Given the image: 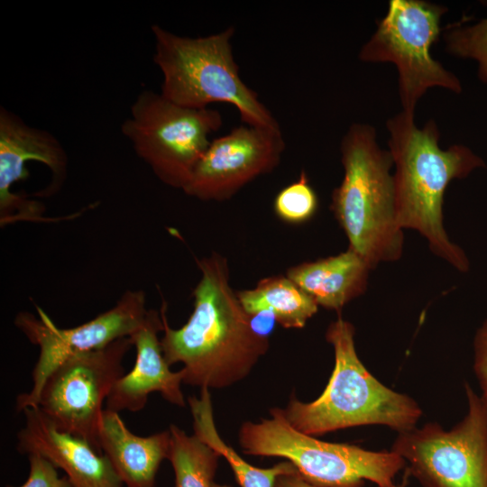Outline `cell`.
Masks as SVG:
<instances>
[{
    "label": "cell",
    "instance_id": "8992f818",
    "mask_svg": "<svg viewBox=\"0 0 487 487\" xmlns=\"http://www.w3.org/2000/svg\"><path fill=\"white\" fill-rule=\"evenodd\" d=\"M270 418L242 424V450L251 455L275 456L290 462L316 487H396L395 476L405 461L391 451H371L354 445L330 443L295 429L282 409H270Z\"/></svg>",
    "mask_w": 487,
    "mask_h": 487
},
{
    "label": "cell",
    "instance_id": "9c48e42d",
    "mask_svg": "<svg viewBox=\"0 0 487 487\" xmlns=\"http://www.w3.org/2000/svg\"><path fill=\"white\" fill-rule=\"evenodd\" d=\"M465 392L468 411L451 429L429 422L392 444L423 487H487V404L468 383Z\"/></svg>",
    "mask_w": 487,
    "mask_h": 487
},
{
    "label": "cell",
    "instance_id": "8fae6325",
    "mask_svg": "<svg viewBox=\"0 0 487 487\" xmlns=\"http://www.w3.org/2000/svg\"><path fill=\"white\" fill-rule=\"evenodd\" d=\"M37 316L21 311L14 318L16 328L39 348L32 372V387L16 397V409L36 405L50 373L70 356L102 348L129 337L142 323L148 309L142 290H126L115 305L93 319L74 327L60 328L38 306Z\"/></svg>",
    "mask_w": 487,
    "mask_h": 487
},
{
    "label": "cell",
    "instance_id": "ac0fdd59",
    "mask_svg": "<svg viewBox=\"0 0 487 487\" xmlns=\"http://www.w3.org/2000/svg\"><path fill=\"white\" fill-rule=\"evenodd\" d=\"M248 315L271 312L285 328H302L318 310L316 301L287 276L261 280L255 288L237 293Z\"/></svg>",
    "mask_w": 487,
    "mask_h": 487
},
{
    "label": "cell",
    "instance_id": "30bf717a",
    "mask_svg": "<svg viewBox=\"0 0 487 487\" xmlns=\"http://www.w3.org/2000/svg\"><path fill=\"white\" fill-rule=\"evenodd\" d=\"M133 343L117 339L90 352L69 357L48 376L36 405L61 431L97 443L103 405L123 376V360Z\"/></svg>",
    "mask_w": 487,
    "mask_h": 487
},
{
    "label": "cell",
    "instance_id": "4fadbf2b",
    "mask_svg": "<svg viewBox=\"0 0 487 487\" xmlns=\"http://www.w3.org/2000/svg\"><path fill=\"white\" fill-rule=\"evenodd\" d=\"M286 143L280 128L242 124L211 140L182 189L203 201L230 199L280 162Z\"/></svg>",
    "mask_w": 487,
    "mask_h": 487
},
{
    "label": "cell",
    "instance_id": "3957f363",
    "mask_svg": "<svg viewBox=\"0 0 487 487\" xmlns=\"http://www.w3.org/2000/svg\"><path fill=\"white\" fill-rule=\"evenodd\" d=\"M354 326L339 314L326 332L335 353V365L324 391L313 401L291 397L282 409L298 431L321 436L337 429L383 425L398 433L416 427L422 409L411 397L378 381L359 359Z\"/></svg>",
    "mask_w": 487,
    "mask_h": 487
},
{
    "label": "cell",
    "instance_id": "7a4b0ae2",
    "mask_svg": "<svg viewBox=\"0 0 487 487\" xmlns=\"http://www.w3.org/2000/svg\"><path fill=\"white\" fill-rule=\"evenodd\" d=\"M390 152L396 165L393 176L396 217L400 227L418 231L430 250L459 271L470 262L464 252L453 243L443 224V201L448 184L464 179L484 161L464 145L443 150L434 121L419 129L414 113L401 111L387 122Z\"/></svg>",
    "mask_w": 487,
    "mask_h": 487
},
{
    "label": "cell",
    "instance_id": "d4e9b609",
    "mask_svg": "<svg viewBox=\"0 0 487 487\" xmlns=\"http://www.w3.org/2000/svg\"><path fill=\"white\" fill-rule=\"evenodd\" d=\"M274 487H316L306 481L297 471L280 475L274 483Z\"/></svg>",
    "mask_w": 487,
    "mask_h": 487
},
{
    "label": "cell",
    "instance_id": "484cf974",
    "mask_svg": "<svg viewBox=\"0 0 487 487\" xmlns=\"http://www.w3.org/2000/svg\"><path fill=\"white\" fill-rule=\"evenodd\" d=\"M409 477L410 474L405 468L403 477L401 478L400 482L397 483L396 487H407Z\"/></svg>",
    "mask_w": 487,
    "mask_h": 487
},
{
    "label": "cell",
    "instance_id": "2e32d148",
    "mask_svg": "<svg viewBox=\"0 0 487 487\" xmlns=\"http://www.w3.org/2000/svg\"><path fill=\"white\" fill-rule=\"evenodd\" d=\"M170 431L148 436L131 432L119 412L105 409L97 443L126 487H153L161 462L168 459Z\"/></svg>",
    "mask_w": 487,
    "mask_h": 487
},
{
    "label": "cell",
    "instance_id": "e0dca14e",
    "mask_svg": "<svg viewBox=\"0 0 487 487\" xmlns=\"http://www.w3.org/2000/svg\"><path fill=\"white\" fill-rule=\"evenodd\" d=\"M370 266L349 249L335 256L303 262L287 271L318 306L339 312L367 288Z\"/></svg>",
    "mask_w": 487,
    "mask_h": 487
},
{
    "label": "cell",
    "instance_id": "d6986e66",
    "mask_svg": "<svg viewBox=\"0 0 487 487\" xmlns=\"http://www.w3.org/2000/svg\"><path fill=\"white\" fill-rule=\"evenodd\" d=\"M188 403L193 418L194 434L226 460L241 487H274L280 475L296 470L289 461L259 468L244 460L218 434L208 389H201L199 397H189Z\"/></svg>",
    "mask_w": 487,
    "mask_h": 487
},
{
    "label": "cell",
    "instance_id": "cb8c5ba5",
    "mask_svg": "<svg viewBox=\"0 0 487 487\" xmlns=\"http://www.w3.org/2000/svg\"><path fill=\"white\" fill-rule=\"evenodd\" d=\"M473 370L487 404V319L477 329L473 340Z\"/></svg>",
    "mask_w": 487,
    "mask_h": 487
},
{
    "label": "cell",
    "instance_id": "6da1fadb",
    "mask_svg": "<svg viewBox=\"0 0 487 487\" xmlns=\"http://www.w3.org/2000/svg\"><path fill=\"white\" fill-rule=\"evenodd\" d=\"M197 262L201 277L193 289V312L174 329L161 307V346L170 366L183 364L184 384L224 389L250 374L267 353L269 339L253 330L230 285L227 260L213 253Z\"/></svg>",
    "mask_w": 487,
    "mask_h": 487
},
{
    "label": "cell",
    "instance_id": "5bb4252c",
    "mask_svg": "<svg viewBox=\"0 0 487 487\" xmlns=\"http://www.w3.org/2000/svg\"><path fill=\"white\" fill-rule=\"evenodd\" d=\"M24 426L17 433V450L37 455L64 471L73 487H123L108 458L89 442L60 430L37 407L24 409Z\"/></svg>",
    "mask_w": 487,
    "mask_h": 487
},
{
    "label": "cell",
    "instance_id": "ba28073f",
    "mask_svg": "<svg viewBox=\"0 0 487 487\" xmlns=\"http://www.w3.org/2000/svg\"><path fill=\"white\" fill-rule=\"evenodd\" d=\"M445 12L444 6L422 0H391L376 32L360 51L363 61L396 65L403 111L414 113L419 98L432 87L462 91L459 79L430 52Z\"/></svg>",
    "mask_w": 487,
    "mask_h": 487
},
{
    "label": "cell",
    "instance_id": "4316f807",
    "mask_svg": "<svg viewBox=\"0 0 487 487\" xmlns=\"http://www.w3.org/2000/svg\"><path fill=\"white\" fill-rule=\"evenodd\" d=\"M213 487H231V486L226 485V484H219V483L214 482Z\"/></svg>",
    "mask_w": 487,
    "mask_h": 487
},
{
    "label": "cell",
    "instance_id": "603a6c76",
    "mask_svg": "<svg viewBox=\"0 0 487 487\" xmlns=\"http://www.w3.org/2000/svg\"><path fill=\"white\" fill-rule=\"evenodd\" d=\"M30 472L27 480L20 486L7 487H73L69 479L60 477L50 461L37 455L28 456Z\"/></svg>",
    "mask_w": 487,
    "mask_h": 487
},
{
    "label": "cell",
    "instance_id": "7c38bea8",
    "mask_svg": "<svg viewBox=\"0 0 487 487\" xmlns=\"http://www.w3.org/2000/svg\"><path fill=\"white\" fill-rule=\"evenodd\" d=\"M48 167L50 184L34 197L56 194L68 175L69 158L61 142L49 131L25 123L18 115L0 107V226L18 222L56 223L59 217L45 216L44 204L14 193L12 186L29 177L28 161Z\"/></svg>",
    "mask_w": 487,
    "mask_h": 487
},
{
    "label": "cell",
    "instance_id": "5b68a950",
    "mask_svg": "<svg viewBox=\"0 0 487 487\" xmlns=\"http://www.w3.org/2000/svg\"><path fill=\"white\" fill-rule=\"evenodd\" d=\"M152 32L163 96L195 109L227 103L236 107L244 124L280 128L258 94L240 77L232 48L234 26L204 37L180 36L158 24L152 25Z\"/></svg>",
    "mask_w": 487,
    "mask_h": 487
},
{
    "label": "cell",
    "instance_id": "7402d4cb",
    "mask_svg": "<svg viewBox=\"0 0 487 487\" xmlns=\"http://www.w3.org/2000/svg\"><path fill=\"white\" fill-rule=\"evenodd\" d=\"M445 40L451 54L478 62V76L487 83V19L473 25L451 26Z\"/></svg>",
    "mask_w": 487,
    "mask_h": 487
},
{
    "label": "cell",
    "instance_id": "44dd1931",
    "mask_svg": "<svg viewBox=\"0 0 487 487\" xmlns=\"http://www.w3.org/2000/svg\"><path fill=\"white\" fill-rule=\"evenodd\" d=\"M318 207L317 196L304 170L299 179L280 189L274 198L276 215L288 223L299 224L309 220Z\"/></svg>",
    "mask_w": 487,
    "mask_h": 487
},
{
    "label": "cell",
    "instance_id": "9a60e30c",
    "mask_svg": "<svg viewBox=\"0 0 487 487\" xmlns=\"http://www.w3.org/2000/svg\"><path fill=\"white\" fill-rule=\"evenodd\" d=\"M161 331H163L161 314L149 309L142 325L129 336L136 350L134 365L117 380L105 409L138 412L145 407L152 392H159L173 405L185 407L181 391L183 372L170 371L161 350Z\"/></svg>",
    "mask_w": 487,
    "mask_h": 487
},
{
    "label": "cell",
    "instance_id": "ffe728a7",
    "mask_svg": "<svg viewBox=\"0 0 487 487\" xmlns=\"http://www.w3.org/2000/svg\"><path fill=\"white\" fill-rule=\"evenodd\" d=\"M168 459L174 474V487H213L220 455L195 434L188 435L178 426L169 427Z\"/></svg>",
    "mask_w": 487,
    "mask_h": 487
},
{
    "label": "cell",
    "instance_id": "52a82bcc",
    "mask_svg": "<svg viewBox=\"0 0 487 487\" xmlns=\"http://www.w3.org/2000/svg\"><path fill=\"white\" fill-rule=\"evenodd\" d=\"M222 125L216 109L185 107L161 93L143 90L121 131L161 182L182 190L208 148L210 135Z\"/></svg>",
    "mask_w": 487,
    "mask_h": 487
},
{
    "label": "cell",
    "instance_id": "277c9868",
    "mask_svg": "<svg viewBox=\"0 0 487 487\" xmlns=\"http://www.w3.org/2000/svg\"><path fill=\"white\" fill-rule=\"evenodd\" d=\"M344 178L332 193L331 209L349 242V249L373 269L394 262L404 236L396 217L393 160L381 149L375 129L352 124L341 142Z\"/></svg>",
    "mask_w": 487,
    "mask_h": 487
}]
</instances>
